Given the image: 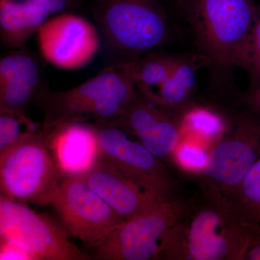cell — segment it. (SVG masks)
Listing matches in <instances>:
<instances>
[{
  "label": "cell",
  "mask_w": 260,
  "mask_h": 260,
  "mask_svg": "<svg viewBox=\"0 0 260 260\" xmlns=\"http://www.w3.org/2000/svg\"><path fill=\"white\" fill-rule=\"evenodd\" d=\"M51 205L68 234L92 247L124 221L80 174L61 177L59 191Z\"/></svg>",
  "instance_id": "30bf717a"
},
{
  "label": "cell",
  "mask_w": 260,
  "mask_h": 260,
  "mask_svg": "<svg viewBox=\"0 0 260 260\" xmlns=\"http://www.w3.org/2000/svg\"><path fill=\"white\" fill-rule=\"evenodd\" d=\"M107 66H124L161 50L172 26L160 0H90Z\"/></svg>",
  "instance_id": "7a4b0ae2"
},
{
  "label": "cell",
  "mask_w": 260,
  "mask_h": 260,
  "mask_svg": "<svg viewBox=\"0 0 260 260\" xmlns=\"http://www.w3.org/2000/svg\"><path fill=\"white\" fill-rule=\"evenodd\" d=\"M242 68L249 74L250 85L260 83V3Z\"/></svg>",
  "instance_id": "7402d4cb"
},
{
  "label": "cell",
  "mask_w": 260,
  "mask_h": 260,
  "mask_svg": "<svg viewBox=\"0 0 260 260\" xmlns=\"http://www.w3.org/2000/svg\"><path fill=\"white\" fill-rule=\"evenodd\" d=\"M183 138L213 146L229 131L232 121L213 108L195 104L181 116Z\"/></svg>",
  "instance_id": "ac0fdd59"
},
{
  "label": "cell",
  "mask_w": 260,
  "mask_h": 260,
  "mask_svg": "<svg viewBox=\"0 0 260 260\" xmlns=\"http://www.w3.org/2000/svg\"><path fill=\"white\" fill-rule=\"evenodd\" d=\"M50 15L37 0H0L2 42L12 50L25 49Z\"/></svg>",
  "instance_id": "e0dca14e"
},
{
  "label": "cell",
  "mask_w": 260,
  "mask_h": 260,
  "mask_svg": "<svg viewBox=\"0 0 260 260\" xmlns=\"http://www.w3.org/2000/svg\"><path fill=\"white\" fill-rule=\"evenodd\" d=\"M70 3V6H77V5H80V3L83 2V0H69Z\"/></svg>",
  "instance_id": "83f0119b"
},
{
  "label": "cell",
  "mask_w": 260,
  "mask_h": 260,
  "mask_svg": "<svg viewBox=\"0 0 260 260\" xmlns=\"http://www.w3.org/2000/svg\"><path fill=\"white\" fill-rule=\"evenodd\" d=\"M0 259L34 260L32 256L20 246L8 242H1Z\"/></svg>",
  "instance_id": "cb8c5ba5"
},
{
  "label": "cell",
  "mask_w": 260,
  "mask_h": 260,
  "mask_svg": "<svg viewBox=\"0 0 260 260\" xmlns=\"http://www.w3.org/2000/svg\"><path fill=\"white\" fill-rule=\"evenodd\" d=\"M87 184L124 220L156 209L162 201L142 189L105 159L80 173Z\"/></svg>",
  "instance_id": "4fadbf2b"
},
{
  "label": "cell",
  "mask_w": 260,
  "mask_h": 260,
  "mask_svg": "<svg viewBox=\"0 0 260 260\" xmlns=\"http://www.w3.org/2000/svg\"><path fill=\"white\" fill-rule=\"evenodd\" d=\"M250 240V231L225 200L202 193L200 200H188L160 259L244 260Z\"/></svg>",
  "instance_id": "6da1fadb"
},
{
  "label": "cell",
  "mask_w": 260,
  "mask_h": 260,
  "mask_svg": "<svg viewBox=\"0 0 260 260\" xmlns=\"http://www.w3.org/2000/svg\"><path fill=\"white\" fill-rule=\"evenodd\" d=\"M208 61L199 54H177L172 71L155 92L149 88H137L148 100L180 119L184 112L196 104L197 73Z\"/></svg>",
  "instance_id": "9a60e30c"
},
{
  "label": "cell",
  "mask_w": 260,
  "mask_h": 260,
  "mask_svg": "<svg viewBox=\"0 0 260 260\" xmlns=\"http://www.w3.org/2000/svg\"><path fill=\"white\" fill-rule=\"evenodd\" d=\"M225 201L251 233L260 232V159Z\"/></svg>",
  "instance_id": "d6986e66"
},
{
  "label": "cell",
  "mask_w": 260,
  "mask_h": 260,
  "mask_svg": "<svg viewBox=\"0 0 260 260\" xmlns=\"http://www.w3.org/2000/svg\"><path fill=\"white\" fill-rule=\"evenodd\" d=\"M248 110L260 117V83L250 85L245 96Z\"/></svg>",
  "instance_id": "d4e9b609"
},
{
  "label": "cell",
  "mask_w": 260,
  "mask_h": 260,
  "mask_svg": "<svg viewBox=\"0 0 260 260\" xmlns=\"http://www.w3.org/2000/svg\"><path fill=\"white\" fill-rule=\"evenodd\" d=\"M136 92L124 67L106 66L93 78L68 90L54 91L43 86L35 104L44 114L46 132L59 124L86 119L114 124Z\"/></svg>",
  "instance_id": "277c9868"
},
{
  "label": "cell",
  "mask_w": 260,
  "mask_h": 260,
  "mask_svg": "<svg viewBox=\"0 0 260 260\" xmlns=\"http://www.w3.org/2000/svg\"><path fill=\"white\" fill-rule=\"evenodd\" d=\"M114 124L139 140L164 162L172 161L173 153L183 138L180 121L136 93Z\"/></svg>",
  "instance_id": "7c38bea8"
},
{
  "label": "cell",
  "mask_w": 260,
  "mask_h": 260,
  "mask_svg": "<svg viewBox=\"0 0 260 260\" xmlns=\"http://www.w3.org/2000/svg\"><path fill=\"white\" fill-rule=\"evenodd\" d=\"M60 179L44 129L23 133L0 153V190L4 198L24 204L51 205Z\"/></svg>",
  "instance_id": "5b68a950"
},
{
  "label": "cell",
  "mask_w": 260,
  "mask_h": 260,
  "mask_svg": "<svg viewBox=\"0 0 260 260\" xmlns=\"http://www.w3.org/2000/svg\"><path fill=\"white\" fill-rule=\"evenodd\" d=\"M215 74L242 68L257 13L254 0H175ZM222 78V77H221Z\"/></svg>",
  "instance_id": "3957f363"
},
{
  "label": "cell",
  "mask_w": 260,
  "mask_h": 260,
  "mask_svg": "<svg viewBox=\"0 0 260 260\" xmlns=\"http://www.w3.org/2000/svg\"><path fill=\"white\" fill-rule=\"evenodd\" d=\"M0 239L20 246L34 260H88L68 239L63 224L26 204L0 197Z\"/></svg>",
  "instance_id": "ba28073f"
},
{
  "label": "cell",
  "mask_w": 260,
  "mask_h": 260,
  "mask_svg": "<svg viewBox=\"0 0 260 260\" xmlns=\"http://www.w3.org/2000/svg\"><path fill=\"white\" fill-rule=\"evenodd\" d=\"M49 12L51 15L64 13L71 8L69 0H37Z\"/></svg>",
  "instance_id": "4316f807"
},
{
  "label": "cell",
  "mask_w": 260,
  "mask_h": 260,
  "mask_svg": "<svg viewBox=\"0 0 260 260\" xmlns=\"http://www.w3.org/2000/svg\"><path fill=\"white\" fill-rule=\"evenodd\" d=\"M42 70L35 56L19 49L5 55L0 60V112L18 116L29 131L34 124L28 110L35 103L42 88Z\"/></svg>",
  "instance_id": "5bb4252c"
},
{
  "label": "cell",
  "mask_w": 260,
  "mask_h": 260,
  "mask_svg": "<svg viewBox=\"0 0 260 260\" xmlns=\"http://www.w3.org/2000/svg\"><path fill=\"white\" fill-rule=\"evenodd\" d=\"M210 158V148L206 145L183 138L173 153L172 161L182 172L201 177L209 165Z\"/></svg>",
  "instance_id": "44dd1931"
},
{
  "label": "cell",
  "mask_w": 260,
  "mask_h": 260,
  "mask_svg": "<svg viewBox=\"0 0 260 260\" xmlns=\"http://www.w3.org/2000/svg\"><path fill=\"white\" fill-rule=\"evenodd\" d=\"M260 159V117L238 114L229 131L210 148L209 165L200 177L204 194L226 200Z\"/></svg>",
  "instance_id": "8992f818"
},
{
  "label": "cell",
  "mask_w": 260,
  "mask_h": 260,
  "mask_svg": "<svg viewBox=\"0 0 260 260\" xmlns=\"http://www.w3.org/2000/svg\"><path fill=\"white\" fill-rule=\"evenodd\" d=\"M188 200L165 202L156 209L124 220L95 247L98 260L160 259L168 234L181 218Z\"/></svg>",
  "instance_id": "9c48e42d"
},
{
  "label": "cell",
  "mask_w": 260,
  "mask_h": 260,
  "mask_svg": "<svg viewBox=\"0 0 260 260\" xmlns=\"http://www.w3.org/2000/svg\"><path fill=\"white\" fill-rule=\"evenodd\" d=\"M47 133L60 177L83 173L99 158L96 136L92 124L64 123Z\"/></svg>",
  "instance_id": "2e32d148"
},
{
  "label": "cell",
  "mask_w": 260,
  "mask_h": 260,
  "mask_svg": "<svg viewBox=\"0 0 260 260\" xmlns=\"http://www.w3.org/2000/svg\"><path fill=\"white\" fill-rule=\"evenodd\" d=\"M176 55L162 49L154 51L123 67L137 88H158L170 74Z\"/></svg>",
  "instance_id": "ffe728a7"
},
{
  "label": "cell",
  "mask_w": 260,
  "mask_h": 260,
  "mask_svg": "<svg viewBox=\"0 0 260 260\" xmlns=\"http://www.w3.org/2000/svg\"><path fill=\"white\" fill-rule=\"evenodd\" d=\"M99 158L105 159L142 189L162 201L180 199L166 162L112 123L94 122Z\"/></svg>",
  "instance_id": "52a82bcc"
},
{
  "label": "cell",
  "mask_w": 260,
  "mask_h": 260,
  "mask_svg": "<svg viewBox=\"0 0 260 260\" xmlns=\"http://www.w3.org/2000/svg\"><path fill=\"white\" fill-rule=\"evenodd\" d=\"M23 121L18 116L6 112H0V153L11 146L23 133L20 125Z\"/></svg>",
  "instance_id": "603a6c76"
},
{
  "label": "cell",
  "mask_w": 260,
  "mask_h": 260,
  "mask_svg": "<svg viewBox=\"0 0 260 260\" xmlns=\"http://www.w3.org/2000/svg\"><path fill=\"white\" fill-rule=\"evenodd\" d=\"M244 260H260V232L251 233V240Z\"/></svg>",
  "instance_id": "484cf974"
},
{
  "label": "cell",
  "mask_w": 260,
  "mask_h": 260,
  "mask_svg": "<svg viewBox=\"0 0 260 260\" xmlns=\"http://www.w3.org/2000/svg\"><path fill=\"white\" fill-rule=\"evenodd\" d=\"M37 34L43 58L62 69L83 68L101 50L96 25L73 13L64 12L48 18Z\"/></svg>",
  "instance_id": "8fae6325"
}]
</instances>
